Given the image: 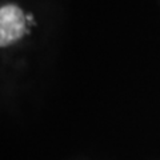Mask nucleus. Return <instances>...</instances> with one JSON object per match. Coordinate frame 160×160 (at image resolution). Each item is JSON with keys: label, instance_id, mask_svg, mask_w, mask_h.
I'll return each instance as SVG.
<instances>
[{"label": "nucleus", "instance_id": "1", "mask_svg": "<svg viewBox=\"0 0 160 160\" xmlns=\"http://www.w3.org/2000/svg\"><path fill=\"white\" fill-rule=\"evenodd\" d=\"M26 33H28L27 16L22 9L13 4L0 8V46H11Z\"/></svg>", "mask_w": 160, "mask_h": 160}]
</instances>
